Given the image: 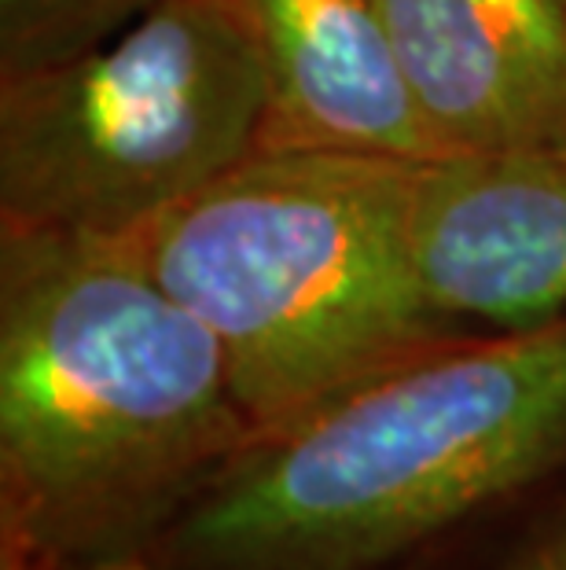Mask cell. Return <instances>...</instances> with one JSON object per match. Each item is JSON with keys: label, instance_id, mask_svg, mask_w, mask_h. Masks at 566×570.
Instances as JSON below:
<instances>
[{"label": "cell", "instance_id": "obj_1", "mask_svg": "<svg viewBox=\"0 0 566 570\" xmlns=\"http://www.w3.org/2000/svg\"><path fill=\"white\" fill-rule=\"evenodd\" d=\"M255 442L218 338L126 239L0 233V556L151 552Z\"/></svg>", "mask_w": 566, "mask_h": 570}, {"label": "cell", "instance_id": "obj_2", "mask_svg": "<svg viewBox=\"0 0 566 570\" xmlns=\"http://www.w3.org/2000/svg\"><path fill=\"white\" fill-rule=\"evenodd\" d=\"M566 468V313L475 332L258 439L148 552L166 570H383Z\"/></svg>", "mask_w": 566, "mask_h": 570}, {"label": "cell", "instance_id": "obj_3", "mask_svg": "<svg viewBox=\"0 0 566 570\" xmlns=\"http://www.w3.org/2000/svg\"><path fill=\"white\" fill-rule=\"evenodd\" d=\"M419 169L265 148L126 239L218 338L258 439L475 335L419 281Z\"/></svg>", "mask_w": 566, "mask_h": 570}, {"label": "cell", "instance_id": "obj_4", "mask_svg": "<svg viewBox=\"0 0 566 570\" xmlns=\"http://www.w3.org/2000/svg\"><path fill=\"white\" fill-rule=\"evenodd\" d=\"M244 0H159L67 63L0 78V233L129 239L261 151Z\"/></svg>", "mask_w": 566, "mask_h": 570}, {"label": "cell", "instance_id": "obj_5", "mask_svg": "<svg viewBox=\"0 0 566 570\" xmlns=\"http://www.w3.org/2000/svg\"><path fill=\"white\" fill-rule=\"evenodd\" d=\"M430 302L475 332L566 313V151L427 163L413 203Z\"/></svg>", "mask_w": 566, "mask_h": 570}, {"label": "cell", "instance_id": "obj_6", "mask_svg": "<svg viewBox=\"0 0 566 570\" xmlns=\"http://www.w3.org/2000/svg\"><path fill=\"white\" fill-rule=\"evenodd\" d=\"M445 159L566 151V0H383Z\"/></svg>", "mask_w": 566, "mask_h": 570}, {"label": "cell", "instance_id": "obj_7", "mask_svg": "<svg viewBox=\"0 0 566 570\" xmlns=\"http://www.w3.org/2000/svg\"><path fill=\"white\" fill-rule=\"evenodd\" d=\"M269 115L265 148L441 163L383 0H244Z\"/></svg>", "mask_w": 566, "mask_h": 570}, {"label": "cell", "instance_id": "obj_8", "mask_svg": "<svg viewBox=\"0 0 566 570\" xmlns=\"http://www.w3.org/2000/svg\"><path fill=\"white\" fill-rule=\"evenodd\" d=\"M155 4L159 0H0V78L86 56Z\"/></svg>", "mask_w": 566, "mask_h": 570}, {"label": "cell", "instance_id": "obj_9", "mask_svg": "<svg viewBox=\"0 0 566 570\" xmlns=\"http://www.w3.org/2000/svg\"><path fill=\"white\" fill-rule=\"evenodd\" d=\"M504 570H566V519H559L548 533H540Z\"/></svg>", "mask_w": 566, "mask_h": 570}, {"label": "cell", "instance_id": "obj_10", "mask_svg": "<svg viewBox=\"0 0 566 570\" xmlns=\"http://www.w3.org/2000/svg\"><path fill=\"white\" fill-rule=\"evenodd\" d=\"M96 570H166L155 556H126V560H115V563H103V567H96Z\"/></svg>", "mask_w": 566, "mask_h": 570}, {"label": "cell", "instance_id": "obj_11", "mask_svg": "<svg viewBox=\"0 0 566 570\" xmlns=\"http://www.w3.org/2000/svg\"><path fill=\"white\" fill-rule=\"evenodd\" d=\"M0 570H41V567H30L22 560H11V556H0Z\"/></svg>", "mask_w": 566, "mask_h": 570}]
</instances>
